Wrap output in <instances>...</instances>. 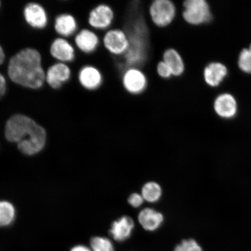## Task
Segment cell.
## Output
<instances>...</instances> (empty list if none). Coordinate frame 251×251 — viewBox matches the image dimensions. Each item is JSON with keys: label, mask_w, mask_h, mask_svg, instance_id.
I'll return each mask as SVG.
<instances>
[{"label": "cell", "mask_w": 251, "mask_h": 251, "mask_svg": "<svg viewBox=\"0 0 251 251\" xmlns=\"http://www.w3.org/2000/svg\"><path fill=\"white\" fill-rule=\"evenodd\" d=\"M115 20V12L111 6L101 4L90 11L89 20L90 26L97 30H109Z\"/></svg>", "instance_id": "cell-7"}, {"label": "cell", "mask_w": 251, "mask_h": 251, "mask_svg": "<svg viewBox=\"0 0 251 251\" xmlns=\"http://www.w3.org/2000/svg\"><path fill=\"white\" fill-rule=\"evenodd\" d=\"M24 16L26 23L35 29H43L48 23L45 9L38 3L30 2L25 6Z\"/></svg>", "instance_id": "cell-8"}, {"label": "cell", "mask_w": 251, "mask_h": 251, "mask_svg": "<svg viewBox=\"0 0 251 251\" xmlns=\"http://www.w3.org/2000/svg\"><path fill=\"white\" fill-rule=\"evenodd\" d=\"M5 59V54L4 51V49L0 45V65H2L4 63Z\"/></svg>", "instance_id": "cell-28"}, {"label": "cell", "mask_w": 251, "mask_h": 251, "mask_svg": "<svg viewBox=\"0 0 251 251\" xmlns=\"http://www.w3.org/2000/svg\"><path fill=\"white\" fill-rule=\"evenodd\" d=\"M103 47L112 55L124 56L129 50L130 40L126 31L121 28H111L103 35Z\"/></svg>", "instance_id": "cell-5"}, {"label": "cell", "mask_w": 251, "mask_h": 251, "mask_svg": "<svg viewBox=\"0 0 251 251\" xmlns=\"http://www.w3.org/2000/svg\"><path fill=\"white\" fill-rule=\"evenodd\" d=\"M15 209L12 204L5 201H0V227L8 226L14 221Z\"/></svg>", "instance_id": "cell-20"}, {"label": "cell", "mask_w": 251, "mask_h": 251, "mask_svg": "<svg viewBox=\"0 0 251 251\" xmlns=\"http://www.w3.org/2000/svg\"><path fill=\"white\" fill-rule=\"evenodd\" d=\"M71 251H92L90 248L83 245H78L72 248Z\"/></svg>", "instance_id": "cell-27"}, {"label": "cell", "mask_w": 251, "mask_h": 251, "mask_svg": "<svg viewBox=\"0 0 251 251\" xmlns=\"http://www.w3.org/2000/svg\"><path fill=\"white\" fill-rule=\"evenodd\" d=\"M156 72L158 76L162 79H170L173 77L171 68L163 60L159 61L156 64Z\"/></svg>", "instance_id": "cell-24"}, {"label": "cell", "mask_w": 251, "mask_h": 251, "mask_svg": "<svg viewBox=\"0 0 251 251\" xmlns=\"http://www.w3.org/2000/svg\"><path fill=\"white\" fill-rule=\"evenodd\" d=\"M227 68L219 62L209 63L204 68L203 77L207 85L216 87L221 84L227 75Z\"/></svg>", "instance_id": "cell-12"}, {"label": "cell", "mask_w": 251, "mask_h": 251, "mask_svg": "<svg viewBox=\"0 0 251 251\" xmlns=\"http://www.w3.org/2000/svg\"><path fill=\"white\" fill-rule=\"evenodd\" d=\"M164 216L155 209L146 208L141 211L138 216V221L144 230L155 231L161 227L164 222Z\"/></svg>", "instance_id": "cell-16"}, {"label": "cell", "mask_w": 251, "mask_h": 251, "mask_svg": "<svg viewBox=\"0 0 251 251\" xmlns=\"http://www.w3.org/2000/svg\"><path fill=\"white\" fill-rule=\"evenodd\" d=\"M77 27L76 20L70 14H61L55 19V30L56 33L63 37L72 35L76 31Z\"/></svg>", "instance_id": "cell-18"}, {"label": "cell", "mask_w": 251, "mask_h": 251, "mask_svg": "<svg viewBox=\"0 0 251 251\" xmlns=\"http://www.w3.org/2000/svg\"><path fill=\"white\" fill-rule=\"evenodd\" d=\"M162 60L171 68L173 77H181L186 71L184 59L177 49L173 47L166 49L163 52Z\"/></svg>", "instance_id": "cell-15"}, {"label": "cell", "mask_w": 251, "mask_h": 251, "mask_svg": "<svg viewBox=\"0 0 251 251\" xmlns=\"http://www.w3.org/2000/svg\"><path fill=\"white\" fill-rule=\"evenodd\" d=\"M1 1H0V8H1Z\"/></svg>", "instance_id": "cell-29"}, {"label": "cell", "mask_w": 251, "mask_h": 251, "mask_svg": "<svg viewBox=\"0 0 251 251\" xmlns=\"http://www.w3.org/2000/svg\"><path fill=\"white\" fill-rule=\"evenodd\" d=\"M238 65L245 73L251 74V45L249 48L244 49L238 56Z\"/></svg>", "instance_id": "cell-22"}, {"label": "cell", "mask_w": 251, "mask_h": 251, "mask_svg": "<svg viewBox=\"0 0 251 251\" xmlns=\"http://www.w3.org/2000/svg\"><path fill=\"white\" fill-rule=\"evenodd\" d=\"M75 44L80 51L90 54L95 51L100 45L99 37L93 31L81 30L75 37Z\"/></svg>", "instance_id": "cell-17"}, {"label": "cell", "mask_w": 251, "mask_h": 251, "mask_svg": "<svg viewBox=\"0 0 251 251\" xmlns=\"http://www.w3.org/2000/svg\"><path fill=\"white\" fill-rule=\"evenodd\" d=\"M78 80L84 89L94 90L101 86L103 76L98 68L92 65H87L81 69L78 74Z\"/></svg>", "instance_id": "cell-13"}, {"label": "cell", "mask_w": 251, "mask_h": 251, "mask_svg": "<svg viewBox=\"0 0 251 251\" xmlns=\"http://www.w3.org/2000/svg\"><path fill=\"white\" fill-rule=\"evenodd\" d=\"M177 8L171 0H154L151 2L149 15L151 22L158 28H166L174 23Z\"/></svg>", "instance_id": "cell-4"}, {"label": "cell", "mask_w": 251, "mask_h": 251, "mask_svg": "<svg viewBox=\"0 0 251 251\" xmlns=\"http://www.w3.org/2000/svg\"><path fill=\"white\" fill-rule=\"evenodd\" d=\"M162 193L161 187L158 183L154 181H150L144 185L141 194L144 201L154 203L161 199Z\"/></svg>", "instance_id": "cell-19"}, {"label": "cell", "mask_w": 251, "mask_h": 251, "mask_svg": "<svg viewBox=\"0 0 251 251\" xmlns=\"http://www.w3.org/2000/svg\"><path fill=\"white\" fill-rule=\"evenodd\" d=\"M174 251H203L202 248L195 240H183L175 247Z\"/></svg>", "instance_id": "cell-23"}, {"label": "cell", "mask_w": 251, "mask_h": 251, "mask_svg": "<svg viewBox=\"0 0 251 251\" xmlns=\"http://www.w3.org/2000/svg\"><path fill=\"white\" fill-rule=\"evenodd\" d=\"M182 6V18L190 26H200L211 20V8L205 0H186Z\"/></svg>", "instance_id": "cell-3"}, {"label": "cell", "mask_w": 251, "mask_h": 251, "mask_svg": "<svg viewBox=\"0 0 251 251\" xmlns=\"http://www.w3.org/2000/svg\"><path fill=\"white\" fill-rule=\"evenodd\" d=\"M213 108L219 117L229 119L237 115L238 106L236 100L229 93H222L216 97Z\"/></svg>", "instance_id": "cell-10"}, {"label": "cell", "mask_w": 251, "mask_h": 251, "mask_svg": "<svg viewBox=\"0 0 251 251\" xmlns=\"http://www.w3.org/2000/svg\"><path fill=\"white\" fill-rule=\"evenodd\" d=\"M7 74L12 82L27 89H40L46 81L42 56L32 48L22 50L12 56L8 62Z\"/></svg>", "instance_id": "cell-1"}, {"label": "cell", "mask_w": 251, "mask_h": 251, "mask_svg": "<svg viewBox=\"0 0 251 251\" xmlns=\"http://www.w3.org/2000/svg\"><path fill=\"white\" fill-rule=\"evenodd\" d=\"M134 228L133 220L128 216H124L112 223L109 233L113 239L122 243L131 237Z\"/></svg>", "instance_id": "cell-11"}, {"label": "cell", "mask_w": 251, "mask_h": 251, "mask_svg": "<svg viewBox=\"0 0 251 251\" xmlns=\"http://www.w3.org/2000/svg\"><path fill=\"white\" fill-rule=\"evenodd\" d=\"M71 70L65 63L58 62L50 67L46 74V81L54 89H58L70 79Z\"/></svg>", "instance_id": "cell-9"}, {"label": "cell", "mask_w": 251, "mask_h": 251, "mask_svg": "<svg viewBox=\"0 0 251 251\" xmlns=\"http://www.w3.org/2000/svg\"><path fill=\"white\" fill-rule=\"evenodd\" d=\"M124 89L131 95L138 96L145 92L149 80L144 72L139 67L126 68L122 75Z\"/></svg>", "instance_id": "cell-6"}, {"label": "cell", "mask_w": 251, "mask_h": 251, "mask_svg": "<svg viewBox=\"0 0 251 251\" xmlns=\"http://www.w3.org/2000/svg\"><path fill=\"white\" fill-rule=\"evenodd\" d=\"M90 249L92 251H115L111 240L104 237H93L90 241Z\"/></svg>", "instance_id": "cell-21"}, {"label": "cell", "mask_w": 251, "mask_h": 251, "mask_svg": "<svg viewBox=\"0 0 251 251\" xmlns=\"http://www.w3.org/2000/svg\"><path fill=\"white\" fill-rule=\"evenodd\" d=\"M5 135L9 142L17 143L20 151L28 155L40 152L46 143L45 128L23 114H15L8 119L5 125Z\"/></svg>", "instance_id": "cell-2"}, {"label": "cell", "mask_w": 251, "mask_h": 251, "mask_svg": "<svg viewBox=\"0 0 251 251\" xmlns=\"http://www.w3.org/2000/svg\"><path fill=\"white\" fill-rule=\"evenodd\" d=\"M50 51L52 57L59 62L73 61L75 57L74 47L68 40L61 37L52 42Z\"/></svg>", "instance_id": "cell-14"}, {"label": "cell", "mask_w": 251, "mask_h": 251, "mask_svg": "<svg viewBox=\"0 0 251 251\" xmlns=\"http://www.w3.org/2000/svg\"><path fill=\"white\" fill-rule=\"evenodd\" d=\"M7 92V80L2 74L0 73V99L5 96Z\"/></svg>", "instance_id": "cell-26"}, {"label": "cell", "mask_w": 251, "mask_h": 251, "mask_svg": "<svg viewBox=\"0 0 251 251\" xmlns=\"http://www.w3.org/2000/svg\"><path fill=\"white\" fill-rule=\"evenodd\" d=\"M128 202L133 208H139L144 201L143 197L139 193H133L128 197Z\"/></svg>", "instance_id": "cell-25"}]
</instances>
